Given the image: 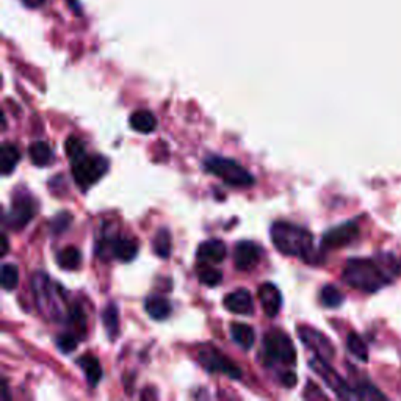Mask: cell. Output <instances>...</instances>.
Returning a JSON list of instances; mask_svg holds the SVG:
<instances>
[{
  "mask_svg": "<svg viewBox=\"0 0 401 401\" xmlns=\"http://www.w3.org/2000/svg\"><path fill=\"white\" fill-rule=\"evenodd\" d=\"M197 357L202 367L211 373H223L229 376L232 380H240L242 378V370L233 364L229 357L221 355L218 348L215 346H201L197 351Z\"/></svg>",
  "mask_w": 401,
  "mask_h": 401,
  "instance_id": "ba28073f",
  "label": "cell"
},
{
  "mask_svg": "<svg viewBox=\"0 0 401 401\" xmlns=\"http://www.w3.org/2000/svg\"><path fill=\"white\" fill-rule=\"evenodd\" d=\"M79 336L77 334H73V332H64V334H60V336L57 337V346H58V350L62 351V353H73L75 348H77V345H79Z\"/></svg>",
  "mask_w": 401,
  "mask_h": 401,
  "instance_id": "4dcf8cb0",
  "label": "cell"
},
{
  "mask_svg": "<svg viewBox=\"0 0 401 401\" xmlns=\"http://www.w3.org/2000/svg\"><path fill=\"white\" fill-rule=\"evenodd\" d=\"M273 244L279 253L290 257H299L306 262L315 260L314 235L301 226L278 221L270 229Z\"/></svg>",
  "mask_w": 401,
  "mask_h": 401,
  "instance_id": "7a4b0ae2",
  "label": "cell"
},
{
  "mask_svg": "<svg viewBox=\"0 0 401 401\" xmlns=\"http://www.w3.org/2000/svg\"><path fill=\"white\" fill-rule=\"evenodd\" d=\"M226 244L218 238H212V240L201 243L199 248H197V259L202 263H220L226 259Z\"/></svg>",
  "mask_w": 401,
  "mask_h": 401,
  "instance_id": "9a60e30c",
  "label": "cell"
},
{
  "mask_svg": "<svg viewBox=\"0 0 401 401\" xmlns=\"http://www.w3.org/2000/svg\"><path fill=\"white\" fill-rule=\"evenodd\" d=\"M309 367L314 370V372L320 376V378L326 382V386L331 389V391L337 395L339 398H357L355 389L348 386L342 376H339V373L334 370L331 365L328 364V359L321 357L319 355H315L309 361Z\"/></svg>",
  "mask_w": 401,
  "mask_h": 401,
  "instance_id": "52a82bcc",
  "label": "cell"
},
{
  "mask_svg": "<svg viewBox=\"0 0 401 401\" xmlns=\"http://www.w3.org/2000/svg\"><path fill=\"white\" fill-rule=\"evenodd\" d=\"M359 235V226L355 221H348V223H344L337 227H332L329 229L325 235H323L321 240V248L323 249H337L346 247L351 242H355Z\"/></svg>",
  "mask_w": 401,
  "mask_h": 401,
  "instance_id": "30bf717a",
  "label": "cell"
},
{
  "mask_svg": "<svg viewBox=\"0 0 401 401\" xmlns=\"http://www.w3.org/2000/svg\"><path fill=\"white\" fill-rule=\"evenodd\" d=\"M280 381H283V384L285 386V387H295L296 386V382H298V380H296V375L293 373V372H287V373H283V376H280Z\"/></svg>",
  "mask_w": 401,
  "mask_h": 401,
  "instance_id": "e575fe53",
  "label": "cell"
},
{
  "mask_svg": "<svg viewBox=\"0 0 401 401\" xmlns=\"http://www.w3.org/2000/svg\"><path fill=\"white\" fill-rule=\"evenodd\" d=\"M401 271V265L393 256L382 254L378 259H350L344 268L345 284L365 293H375L389 285Z\"/></svg>",
  "mask_w": 401,
  "mask_h": 401,
  "instance_id": "6da1fadb",
  "label": "cell"
},
{
  "mask_svg": "<svg viewBox=\"0 0 401 401\" xmlns=\"http://www.w3.org/2000/svg\"><path fill=\"white\" fill-rule=\"evenodd\" d=\"M139 253V244L132 238H113L112 242V256L123 262H130Z\"/></svg>",
  "mask_w": 401,
  "mask_h": 401,
  "instance_id": "e0dca14e",
  "label": "cell"
},
{
  "mask_svg": "<svg viewBox=\"0 0 401 401\" xmlns=\"http://www.w3.org/2000/svg\"><path fill=\"white\" fill-rule=\"evenodd\" d=\"M197 276H199L201 284H204L207 287H217L221 284V280H223V273L213 267L201 268Z\"/></svg>",
  "mask_w": 401,
  "mask_h": 401,
  "instance_id": "f546056e",
  "label": "cell"
},
{
  "mask_svg": "<svg viewBox=\"0 0 401 401\" xmlns=\"http://www.w3.org/2000/svg\"><path fill=\"white\" fill-rule=\"evenodd\" d=\"M109 171V160L103 155H82V157L73 160V176L75 184L82 190L89 187L100 181L105 172Z\"/></svg>",
  "mask_w": 401,
  "mask_h": 401,
  "instance_id": "5b68a950",
  "label": "cell"
},
{
  "mask_svg": "<svg viewBox=\"0 0 401 401\" xmlns=\"http://www.w3.org/2000/svg\"><path fill=\"white\" fill-rule=\"evenodd\" d=\"M320 299H321L323 306L329 308V309H334V308L342 306V303L345 301V296H344V293L337 289V287L325 285L321 289Z\"/></svg>",
  "mask_w": 401,
  "mask_h": 401,
  "instance_id": "4316f807",
  "label": "cell"
},
{
  "mask_svg": "<svg viewBox=\"0 0 401 401\" xmlns=\"http://www.w3.org/2000/svg\"><path fill=\"white\" fill-rule=\"evenodd\" d=\"M35 212H37V204H35L32 197H16V199L11 202L8 213L5 215V226H8L10 229L19 231L32 221Z\"/></svg>",
  "mask_w": 401,
  "mask_h": 401,
  "instance_id": "9c48e42d",
  "label": "cell"
},
{
  "mask_svg": "<svg viewBox=\"0 0 401 401\" xmlns=\"http://www.w3.org/2000/svg\"><path fill=\"white\" fill-rule=\"evenodd\" d=\"M262 257V249L257 243L243 240L235 244V251H233V262H235L237 270L248 271L254 268L259 263Z\"/></svg>",
  "mask_w": 401,
  "mask_h": 401,
  "instance_id": "8fae6325",
  "label": "cell"
},
{
  "mask_svg": "<svg viewBox=\"0 0 401 401\" xmlns=\"http://www.w3.org/2000/svg\"><path fill=\"white\" fill-rule=\"evenodd\" d=\"M68 320L75 326V334L79 332L80 337H85L87 317H85V312H83V309H82V306H80L79 303H75V304H73V306L69 308Z\"/></svg>",
  "mask_w": 401,
  "mask_h": 401,
  "instance_id": "83f0119b",
  "label": "cell"
},
{
  "mask_svg": "<svg viewBox=\"0 0 401 401\" xmlns=\"http://www.w3.org/2000/svg\"><path fill=\"white\" fill-rule=\"evenodd\" d=\"M80 262H82L80 251L74 247L64 248L57 254V263L60 265V268H63V270L68 271L77 270V268L80 267Z\"/></svg>",
  "mask_w": 401,
  "mask_h": 401,
  "instance_id": "cb8c5ba5",
  "label": "cell"
},
{
  "mask_svg": "<svg viewBox=\"0 0 401 401\" xmlns=\"http://www.w3.org/2000/svg\"><path fill=\"white\" fill-rule=\"evenodd\" d=\"M64 149L71 160H75L82 157V155H85V145H83V141L77 139V136H69L64 143Z\"/></svg>",
  "mask_w": 401,
  "mask_h": 401,
  "instance_id": "1f68e13d",
  "label": "cell"
},
{
  "mask_svg": "<svg viewBox=\"0 0 401 401\" xmlns=\"http://www.w3.org/2000/svg\"><path fill=\"white\" fill-rule=\"evenodd\" d=\"M19 283V270L15 263H3L2 267V287L7 292L15 290Z\"/></svg>",
  "mask_w": 401,
  "mask_h": 401,
  "instance_id": "f1b7e54d",
  "label": "cell"
},
{
  "mask_svg": "<svg viewBox=\"0 0 401 401\" xmlns=\"http://www.w3.org/2000/svg\"><path fill=\"white\" fill-rule=\"evenodd\" d=\"M100 319H103V323L105 326V331L109 334V337L112 340H115L119 331V315H118V308L115 303L107 304L105 309L100 314Z\"/></svg>",
  "mask_w": 401,
  "mask_h": 401,
  "instance_id": "d4e9b609",
  "label": "cell"
},
{
  "mask_svg": "<svg viewBox=\"0 0 401 401\" xmlns=\"http://www.w3.org/2000/svg\"><path fill=\"white\" fill-rule=\"evenodd\" d=\"M259 299L262 304L263 312H265L270 319L276 317L283 306V295H280L279 289L271 283H265L259 287Z\"/></svg>",
  "mask_w": 401,
  "mask_h": 401,
  "instance_id": "4fadbf2b",
  "label": "cell"
},
{
  "mask_svg": "<svg viewBox=\"0 0 401 401\" xmlns=\"http://www.w3.org/2000/svg\"><path fill=\"white\" fill-rule=\"evenodd\" d=\"M204 168L212 172L213 176L220 177L224 184L235 188L251 187L254 184V176L242 166L238 161L220 155H208L204 160Z\"/></svg>",
  "mask_w": 401,
  "mask_h": 401,
  "instance_id": "277c9868",
  "label": "cell"
},
{
  "mask_svg": "<svg viewBox=\"0 0 401 401\" xmlns=\"http://www.w3.org/2000/svg\"><path fill=\"white\" fill-rule=\"evenodd\" d=\"M71 221H73V217L68 212H62L58 213L55 218L51 221V231L53 233H62L63 231H66L71 224Z\"/></svg>",
  "mask_w": 401,
  "mask_h": 401,
  "instance_id": "836d02e7",
  "label": "cell"
},
{
  "mask_svg": "<svg viewBox=\"0 0 401 401\" xmlns=\"http://www.w3.org/2000/svg\"><path fill=\"white\" fill-rule=\"evenodd\" d=\"M19 160V149L15 145H11V143H5V145L0 148V171H2V176H10L11 172L16 170Z\"/></svg>",
  "mask_w": 401,
  "mask_h": 401,
  "instance_id": "d6986e66",
  "label": "cell"
},
{
  "mask_svg": "<svg viewBox=\"0 0 401 401\" xmlns=\"http://www.w3.org/2000/svg\"><path fill=\"white\" fill-rule=\"evenodd\" d=\"M32 289L39 312L43 314L46 319L53 321L62 319L63 309L62 301H60V295H62V290L60 289H62V287L53 284L44 273H37L32 279Z\"/></svg>",
  "mask_w": 401,
  "mask_h": 401,
  "instance_id": "3957f363",
  "label": "cell"
},
{
  "mask_svg": "<svg viewBox=\"0 0 401 401\" xmlns=\"http://www.w3.org/2000/svg\"><path fill=\"white\" fill-rule=\"evenodd\" d=\"M224 308L232 314L251 315L254 312L253 296L248 290L238 289L224 298Z\"/></svg>",
  "mask_w": 401,
  "mask_h": 401,
  "instance_id": "5bb4252c",
  "label": "cell"
},
{
  "mask_svg": "<svg viewBox=\"0 0 401 401\" xmlns=\"http://www.w3.org/2000/svg\"><path fill=\"white\" fill-rule=\"evenodd\" d=\"M28 155L33 165L47 166L53 159V151L46 141H35L28 148Z\"/></svg>",
  "mask_w": 401,
  "mask_h": 401,
  "instance_id": "7402d4cb",
  "label": "cell"
},
{
  "mask_svg": "<svg viewBox=\"0 0 401 401\" xmlns=\"http://www.w3.org/2000/svg\"><path fill=\"white\" fill-rule=\"evenodd\" d=\"M152 248L155 256H159L160 259H168L171 256L172 249V240H171V233L166 227H161L159 232L154 235L152 240Z\"/></svg>",
  "mask_w": 401,
  "mask_h": 401,
  "instance_id": "603a6c76",
  "label": "cell"
},
{
  "mask_svg": "<svg viewBox=\"0 0 401 401\" xmlns=\"http://www.w3.org/2000/svg\"><path fill=\"white\" fill-rule=\"evenodd\" d=\"M130 127L140 134H151L157 127V118L149 110H136L129 119Z\"/></svg>",
  "mask_w": 401,
  "mask_h": 401,
  "instance_id": "ac0fdd59",
  "label": "cell"
},
{
  "mask_svg": "<svg viewBox=\"0 0 401 401\" xmlns=\"http://www.w3.org/2000/svg\"><path fill=\"white\" fill-rule=\"evenodd\" d=\"M77 364H79V367L83 370V373H85L87 380L91 386H96L103 380V367H100V362L96 356L83 355L77 359Z\"/></svg>",
  "mask_w": 401,
  "mask_h": 401,
  "instance_id": "ffe728a7",
  "label": "cell"
},
{
  "mask_svg": "<svg viewBox=\"0 0 401 401\" xmlns=\"http://www.w3.org/2000/svg\"><path fill=\"white\" fill-rule=\"evenodd\" d=\"M24 3L27 5V7H32V8H37V7H41L46 0H22Z\"/></svg>",
  "mask_w": 401,
  "mask_h": 401,
  "instance_id": "d590c367",
  "label": "cell"
},
{
  "mask_svg": "<svg viewBox=\"0 0 401 401\" xmlns=\"http://www.w3.org/2000/svg\"><path fill=\"white\" fill-rule=\"evenodd\" d=\"M145 309L148 315L151 317L152 320H157V321L168 319L172 310L168 299L163 296H159V295L148 296L145 301Z\"/></svg>",
  "mask_w": 401,
  "mask_h": 401,
  "instance_id": "2e32d148",
  "label": "cell"
},
{
  "mask_svg": "<svg viewBox=\"0 0 401 401\" xmlns=\"http://www.w3.org/2000/svg\"><path fill=\"white\" fill-rule=\"evenodd\" d=\"M8 253V238L7 235H2V256H7Z\"/></svg>",
  "mask_w": 401,
  "mask_h": 401,
  "instance_id": "8d00e7d4",
  "label": "cell"
},
{
  "mask_svg": "<svg viewBox=\"0 0 401 401\" xmlns=\"http://www.w3.org/2000/svg\"><path fill=\"white\" fill-rule=\"evenodd\" d=\"M263 351L267 362L293 365L296 362V351L292 339L280 329H270L263 339Z\"/></svg>",
  "mask_w": 401,
  "mask_h": 401,
  "instance_id": "8992f818",
  "label": "cell"
},
{
  "mask_svg": "<svg viewBox=\"0 0 401 401\" xmlns=\"http://www.w3.org/2000/svg\"><path fill=\"white\" fill-rule=\"evenodd\" d=\"M299 337H301L303 344L315 351V355H319L325 359H331L334 356V346L329 342V339L326 336H323L321 332L317 331V329L303 326L298 329Z\"/></svg>",
  "mask_w": 401,
  "mask_h": 401,
  "instance_id": "7c38bea8",
  "label": "cell"
},
{
  "mask_svg": "<svg viewBox=\"0 0 401 401\" xmlns=\"http://www.w3.org/2000/svg\"><path fill=\"white\" fill-rule=\"evenodd\" d=\"M356 397L357 398H364V400H373V398H386V395L380 392L373 384L370 382H361L356 389Z\"/></svg>",
  "mask_w": 401,
  "mask_h": 401,
  "instance_id": "d6a6232c",
  "label": "cell"
},
{
  "mask_svg": "<svg viewBox=\"0 0 401 401\" xmlns=\"http://www.w3.org/2000/svg\"><path fill=\"white\" fill-rule=\"evenodd\" d=\"M231 337L233 342L238 346H242L243 350H249L254 345L256 332L254 329L244 325V323H232L231 325Z\"/></svg>",
  "mask_w": 401,
  "mask_h": 401,
  "instance_id": "44dd1931",
  "label": "cell"
},
{
  "mask_svg": "<svg viewBox=\"0 0 401 401\" xmlns=\"http://www.w3.org/2000/svg\"><path fill=\"white\" fill-rule=\"evenodd\" d=\"M346 348L351 353L353 356L359 361L362 362H367L368 361V350H367V345L362 340L361 336H357L356 332H350L348 337H346Z\"/></svg>",
  "mask_w": 401,
  "mask_h": 401,
  "instance_id": "484cf974",
  "label": "cell"
}]
</instances>
